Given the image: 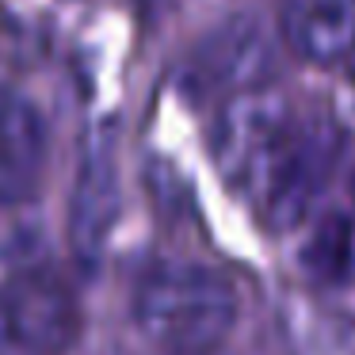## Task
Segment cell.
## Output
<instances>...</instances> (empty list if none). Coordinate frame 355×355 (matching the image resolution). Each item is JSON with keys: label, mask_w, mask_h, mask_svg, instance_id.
<instances>
[{"label": "cell", "mask_w": 355, "mask_h": 355, "mask_svg": "<svg viewBox=\"0 0 355 355\" xmlns=\"http://www.w3.org/2000/svg\"><path fill=\"white\" fill-rule=\"evenodd\" d=\"M134 324L164 355L218 352L237 324V291L207 263H157L134 291Z\"/></svg>", "instance_id": "cell-1"}, {"label": "cell", "mask_w": 355, "mask_h": 355, "mask_svg": "<svg viewBox=\"0 0 355 355\" xmlns=\"http://www.w3.org/2000/svg\"><path fill=\"white\" fill-rule=\"evenodd\" d=\"M294 126H298V115L291 100L275 88L233 96L218 107L214 130H210V153H214L222 180L237 195H245L256 210L263 207L275 184Z\"/></svg>", "instance_id": "cell-2"}, {"label": "cell", "mask_w": 355, "mask_h": 355, "mask_svg": "<svg viewBox=\"0 0 355 355\" xmlns=\"http://www.w3.org/2000/svg\"><path fill=\"white\" fill-rule=\"evenodd\" d=\"M279 69V50L268 27L252 16H233L207 31L176 73L187 100H233V96L271 88Z\"/></svg>", "instance_id": "cell-3"}, {"label": "cell", "mask_w": 355, "mask_h": 355, "mask_svg": "<svg viewBox=\"0 0 355 355\" xmlns=\"http://www.w3.org/2000/svg\"><path fill=\"white\" fill-rule=\"evenodd\" d=\"M80 336V306L62 275L24 268L0 283V355H65Z\"/></svg>", "instance_id": "cell-4"}, {"label": "cell", "mask_w": 355, "mask_h": 355, "mask_svg": "<svg viewBox=\"0 0 355 355\" xmlns=\"http://www.w3.org/2000/svg\"><path fill=\"white\" fill-rule=\"evenodd\" d=\"M340 153H344V130L329 115H298L294 138L275 172V184L260 207L268 225L294 230V225L309 222L317 199L324 195L340 164Z\"/></svg>", "instance_id": "cell-5"}, {"label": "cell", "mask_w": 355, "mask_h": 355, "mask_svg": "<svg viewBox=\"0 0 355 355\" xmlns=\"http://www.w3.org/2000/svg\"><path fill=\"white\" fill-rule=\"evenodd\" d=\"M123 210V180H119L115 138L96 130L80 149V164L69 191V248L85 268H96L107 252Z\"/></svg>", "instance_id": "cell-6"}, {"label": "cell", "mask_w": 355, "mask_h": 355, "mask_svg": "<svg viewBox=\"0 0 355 355\" xmlns=\"http://www.w3.org/2000/svg\"><path fill=\"white\" fill-rule=\"evenodd\" d=\"M50 161V126L39 103L0 85V207H24L39 195Z\"/></svg>", "instance_id": "cell-7"}, {"label": "cell", "mask_w": 355, "mask_h": 355, "mask_svg": "<svg viewBox=\"0 0 355 355\" xmlns=\"http://www.w3.org/2000/svg\"><path fill=\"white\" fill-rule=\"evenodd\" d=\"M283 39L302 62L340 65L355 50V0H283Z\"/></svg>", "instance_id": "cell-8"}, {"label": "cell", "mask_w": 355, "mask_h": 355, "mask_svg": "<svg viewBox=\"0 0 355 355\" xmlns=\"http://www.w3.org/2000/svg\"><path fill=\"white\" fill-rule=\"evenodd\" d=\"M352 218L329 210V214L313 218V233L302 245V268L313 283H344L352 271Z\"/></svg>", "instance_id": "cell-9"}, {"label": "cell", "mask_w": 355, "mask_h": 355, "mask_svg": "<svg viewBox=\"0 0 355 355\" xmlns=\"http://www.w3.org/2000/svg\"><path fill=\"white\" fill-rule=\"evenodd\" d=\"M180 355H225V352L218 347V352H180Z\"/></svg>", "instance_id": "cell-10"}, {"label": "cell", "mask_w": 355, "mask_h": 355, "mask_svg": "<svg viewBox=\"0 0 355 355\" xmlns=\"http://www.w3.org/2000/svg\"><path fill=\"white\" fill-rule=\"evenodd\" d=\"M352 199H355V172H352Z\"/></svg>", "instance_id": "cell-11"}]
</instances>
